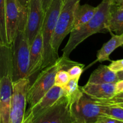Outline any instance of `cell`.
Listing matches in <instances>:
<instances>
[{"mask_svg": "<svg viewBox=\"0 0 123 123\" xmlns=\"http://www.w3.org/2000/svg\"><path fill=\"white\" fill-rule=\"evenodd\" d=\"M52 1V0H42V6H43V9L44 10V12L46 10L48 7L50 6Z\"/></svg>", "mask_w": 123, "mask_h": 123, "instance_id": "29", "label": "cell"}, {"mask_svg": "<svg viewBox=\"0 0 123 123\" xmlns=\"http://www.w3.org/2000/svg\"><path fill=\"white\" fill-rule=\"evenodd\" d=\"M80 78H71L65 86L62 87L64 95L70 98L74 97L80 90L78 82Z\"/></svg>", "mask_w": 123, "mask_h": 123, "instance_id": "22", "label": "cell"}, {"mask_svg": "<svg viewBox=\"0 0 123 123\" xmlns=\"http://www.w3.org/2000/svg\"><path fill=\"white\" fill-rule=\"evenodd\" d=\"M117 75L118 79L119 80H123V70L118 71V72H116Z\"/></svg>", "mask_w": 123, "mask_h": 123, "instance_id": "30", "label": "cell"}, {"mask_svg": "<svg viewBox=\"0 0 123 123\" xmlns=\"http://www.w3.org/2000/svg\"><path fill=\"white\" fill-rule=\"evenodd\" d=\"M84 67V66L83 64L77 63L70 67L67 71L69 74L70 79L71 78H80L84 70L83 69Z\"/></svg>", "mask_w": 123, "mask_h": 123, "instance_id": "24", "label": "cell"}, {"mask_svg": "<svg viewBox=\"0 0 123 123\" xmlns=\"http://www.w3.org/2000/svg\"><path fill=\"white\" fill-rule=\"evenodd\" d=\"M76 123V122H74V123Z\"/></svg>", "mask_w": 123, "mask_h": 123, "instance_id": "33", "label": "cell"}, {"mask_svg": "<svg viewBox=\"0 0 123 123\" xmlns=\"http://www.w3.org/2000/svg\"><path fill=\"white\" fill-rule=\"evenodd\" d=\"M100 105L103 108V116L123 121V108L122 107L115 105Z\"/></svg>", "mask_w": 123, "mask_h": 123, "instance_id": "21", "label": "cell"}, {"mask_svg": "<svg viewBox=\"0 0 123 123\" xmlns=\"http://www.w3.org/2000/svg\"><path fill=\"white\" fill-rule=\"evenodd\" d=\"M110 0H103L96 7V12L92 19L81 26L73 29L64 49L62 56L69 58L70 54L80 43L90 36L108 31V25L110 15Z\"/></svg>", "mask_w": 123, "mask_h": 123, "instance_id": "1", "label": "cell"}, {"mask_svg": "<svg viewBox=\"0 0 123 123\" xmlns=\"http://www.w3.org/2000/svg\"><path fill=\"white\" fill-rule=\"evenodd\" d=\"M62 1H64V0H62Z\"/></svg>", "mask_w": 123, "mask_h": 123, "instance_id": "34", "label": "cell"}, {"mask_svg": "<svg viewBox=\"0 0 123 123\" xmlns=\"http://www.w3.org/2000/svg\"><path fill=\"white\" fill-rule=\"evenodd\" d=\"M112 37L108 42L105 43L101 49L98 50L97 54L96 61L103 62L105 61H111L109 56L116 49L123 46V33L115 35L110 32Z\"/></svg>", "mask_w": 123, "mask_h": 123, "instance_id": "16", "label": "cell"}, {"mask_svg": "<svg viewBox=\"0 0 123 123\" xmlns=\"http://www.w3.org/2000/svg\"><path fill=\"white\" fill-rule=\"evenodd\" d=\"M62 96H64L62 87L53 86L34 106L29 108L25 112L22 123L29 122L34 117L53 105Z\"/></svg>", "mask_w": 123, "mask_h": 123, "instance_id": "11", "label": "cell"}, {"mask_svg": "<svg viewBox=\"0 0 123 123\" xmlns=\"http://www.w3.org/2000/svg\"><path fill=\"white\" fill-rule=\"evenodd\" d=\"M26 34L31 45L37 34L40 31L44 12L42 0H30L26 6Z\"/></svg>", "mask_w": 123, "mask_h": 123, "instance_id": "10", "label": "cell"}, {"mask_svg": "<svg viewBox=\"0 0 123 123\" xmlns=\"http://www.w3.org/2000/svg\"><path fill=\"white\" fill-rule=\"evenodd\" d=\"M13 81L9 76L0 79V123H9Z\"/></svg>", "mask_w": 123, "mask_h": 123, "instance_id": "12", "label": "cell"}, {"mask_svg": "<svg viewBox=\"0 0 123 123\" xmlns=\"http://www.w3.org/2000/svg\"><path fill=\"white\" fill-rule=\"evenodd\" d=\"M94 123H123V121L106 116H101Z\"/></svg>", "mask_w": 123, "mask_h": 123, "instance_id": "26", "label": "cell"}, {"mask_svg": "<svg viewBox=\"0 0 123 123\" xmlns=\"http://www.w3.org/2000/svg\"><path fill=\"white\" fill-rule=\"evenodd\" d=\"M71 111L76 123H94L103 116L102 106L80 90L72 98Z\"/></svg>", "mask_w": 123, "mask_h": 123, "instance_id": "5", "label": "cell"}, {"mask_svg": "<svg viewBox=\"0 0 123 123\" xmlns=\"http://www.w3.org/2000/svg\"><path fill=\"white\" fill-rule=\"evenodd\" d=\"M117 105V106H118L122 107V108H123V103H119V104H117V105Z\"/></svg>", "mask_w": 123, "mask_h": 123, "instance_id": "32", "label": "cell"}, {"mask_svg": "<svg viewBox=\"0 0 123 123\" xmlns=\"http://www.w3.org/2000/svg\"><path fill=\"white\" fill-rule=\"evenodd\" d=\"M123 91V80H118L115 83V94H118ZM115 94V95H116Z\"/></svg>", "mask_w": 123, "mask_h": 123, "instance_id": "28", "label": "cell"}, {"mask_svg": "<svg viewBox=\"0 0 123 123\" xmlns=\"http://www.w3.org/2000/svg\"><path fill=\"white\" fill-rule=\"evenodd\" d=\"M80 0L63 1L52 39V47L54 52L57 55L63 40L73 30L74 12L80 4Z\"/></svg>", "mask_w": 123, "mask_h": 123, "instance_id": "6", "label": "cell"}, {"mask_svg": "<svg viewBox=\"0 0 123 123\" xmlns=\"http://www.w3.org/2000/svg\"><path fill=\"white\" fill-rule=\"evenodd\" d=\"M70 78L66 70L61 69L56 73L55 78L54 85L60 87H63L69 81Z\"/></svg>", "mask_w": 123, "mask_h": 123, "instance_id": "23", "label": "cell"}, {"mask_svg": "<svg viewBox=\"0 0 123 123\" xmlns=\"http://www.w3.org/2000/svg\"><path fill=\"white\" fill-rule=\"evenodd\" d=\"M26 18L20 24L15 38L11 45V79L13 82L24 78H28L30 44L26 37Z\"/></svg>", "mask_w": 123, "mask_h": 123, "instance_id": "3", "label": "cell"}, {"mask_svg": "<svg viewBox=\"0 0 123 123\" xmlns=\"http://www.w3.org/2000/svg\"><path fill=\"white\" fill-rule=\"evenodd\" d=\"M62 0H52L44 12V19L41 28L43 46V61L42 70L54 63L59 58L52 47V39L55 31L58 16L62 7Z\"/></svg>", "mask_w": 123, "mask_h": 123, "instance_id": "4", "label": "cell"}, {"mask_svg": "<svg viewBox=\"0 0 123 123\" xmlns=\"http://www.w3.org/2000/svg\"><path fill=\"white\" fill-rule=\"evenodd\" d=\"M43 61V46L41 31H40L30 45V60L28 78L42 70Z\"/></svg>", "mask_w": 123, "mask_h": 123, "instance_id": "13", "label": "cell"}, {"mask_svg": "<svg viewBox=\"0 0 123 123\" xmlns=\"http://www.w3.org/2000/svg\"><path fill=\"white\" fill-rule=\"evenodd\" d=\"M26 7L19 0H6V28L8 44L11 46L22 22L26 18Z\"/></svg>", "mask_w": 123, "mask_h": 123, "instance_id": "9", "label": "cell"}, {"mask_svg": "<svg viewBox=\"0 0 123 123\" xmlns=\"http://www.w3.org/2000/svg\"><path fill=\"white\" fill-rule=\"evenodd\" d=\"M30 79L24 78L13 82L9 123H22L26 112V96Z\"/></svg>", "mask_w": 123, "mask_h": 123, "instance_id": "8", "label": "cell"}, {"mask_svg": "<svg viewBox=\"0 0 123 123\" xmlns=\"http://www.w3.org/2000/svg\"><path fill=\"white\" fill-rule=\"evenodd\" d=\"M83 92L92 98L108 100L115 96V83L89 84L80 87Z\"/></svg>", "mask_w": 123, "mask_h": 123, "instance_id": "14", "label": "cell"}, {"mask_svg": "<svg viewBox=\"0 0 123 123\" xmlns=\"http://www.w3.org/2000/svg\"><path fill=\"white\" fill-rule=\"evenodd\" d=\"M12 76V49L0 45V79Z\"/></svg>", "mask_w": 123, "mask_h": 123, "instance_id": "19", "label": "cell"}, {"mask_svg": "<svg viewBox=\"0 0 123 123\" xmlns=\"http://www.w3.org/2000/svg\"><path fill=\"white\" fill-rule=\"evenodd\" d=\"M72 98L62 96L53 105L26 123H73L71 111Z\"/></svg>", "mask_w": 123, "mask_h": 123, "instance_id": "7", "label": "cell"}, {"mask_svg": "<svg viewBox=\"0 0 123 123\" xmlns=\"http://www.w3.org/2000/svg\"><path fill=\"white\" fill-rule=\"evenodd\" d=\"M96 12V7H94L89 4H79L74 12L73 29L86 24L91 20Z\"/></svg>", "mask_w": 123, "mask_h": 123, "instance_id": "17", "label": "cell"}, {"mask_svg": "<svg viewBox=\"0 0 123 123\" xmlns=\"http://www.w3.org/2000/svg\"><path fill=\"white\" fill-rule=\"evenodd\" d=\"M108 67L111 70L115 72L123 70V59L116 61H112L111 63L108 66Z\"/></svg>", "mask_w": 123, "mask_h": 123, "instance_id": "25", "label": "cell"}, {"mask_svg": "<svg viewBox=\"0 0 123 123\" xmlns=\"http://www.w3.org/2000/svg\"><path fill=\"white\" fill-rule=\"evenodd\" d=\"M111 6L117 8H123V0H110Z\"/></svg>", "mask_w": 123, "mask_h": 123, "instance_id": "27", "label": "cell"}, {"mask_svg": "<svg viewBox=\"0 0 123 123\" xmlns=\"http://www.w3.org/2000/svg\"><path fill=\"white\" fill-rule=\"evenodd\" d=\"M116 72L111 70L107 66H100L91 74L87 83L107 84L118 81Z\"/></svg>", "mask_w": 123, "mask_h": 123, "instance_id": "15", "label": "cell"}, {"mask_svg": "<svg viewBox=\"0 0 123 123\" xmlns=\"http://www.w3.org/2000/svg\"><path fill=\"white\" fill-rule=\"evenodd\" d=\"M78 62L72 61L69 58L59 57L54 63L41 70L40 73L33 83L29 86L26 96L30 108L34 106L42 97L54 86L55 78L58 71L61 69L67 70Z\"/></svg>", "mask_w": 123, "mask_h": 123, "instance_id": "2", "label": "cell"}, {"mask_svg": "<svg viewBox=\"0 0 123 123\" xmlns=\"http://www.w3.org/2000/svg\"><path fill=\"white\" fill-rule=\"evenodd\" d=\"M0 45L10 47L8 44L6 28V0H0Z\"/></svg>", "mask_w": 123, "mask_h": 123, "instance_id": "20", "label": "cell"}, {"mask_svg": "<svg viewBox=\"0 0 123 123\" xmlns=\"http://www.w3.org/2000/svg\"><path fill=\"white\" fill-rule=\"evenodd\" d=\"M108 30L118 34L123 33V8H117L111 6Z\"/></svg>", "mask_w": 123, "mask_h": 123, "instance_id": "18", "label": "cell"}, {"mask_svg": "<svg viewBox=\"0 0 123 123\" xmlns=\"http://www.w3.org/2000/svg\"><path fill=\"white\" fill-rule=\"evenodd\" d=\"M19 2H20V3L23 5V6L26 7V6H27V5H28V4L29 1H30V0H19Z\"/></svg>", "mask_w": 123, "mask_h": 123, "instance_id": "31", "label": "cell"}]
</instances>
